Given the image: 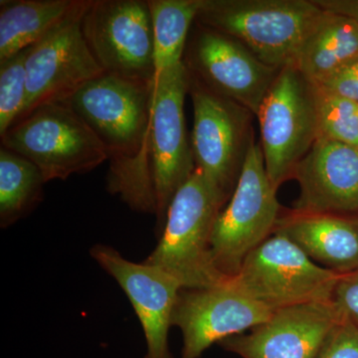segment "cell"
<instances>
[{
	"mask_svg": "<svg viewBox=\"0 0 358 358\" xmlns=\"http://www.w3.org/2000/svg\"><path fill=\"white\" fill-rule=\"evenodd\" d=\"M155 82L103 74L61 102L95 134L109 162L107 187L138 212L155 214L150 157Z\"/></svg>",
	"mask_w": 358,
	"mask_h": 358,
	"instance_id": "6da1fadb",
	"label": "cell"
},
{
	"mask_svg": "<svg viewBox=\"0 0 358 358\" xmlns=\"http://www.w3.org/2000/svg\"><path fill=\"white\" fill-rule=\"evenodd\" d=\"M326 11L308 0H200L195 23L243 44L264 64L294 66Z\"/></svg>",
	"mask_w": 358,
	"mask_h": 358,
	"instance_id": "7a4b0ae2",
	"label": "cell"
},
{
	"mask_svg": "<svg viewBox=\"0 0 358 358\" xmlns=\"http://www.w3.org/2000/svg\"><path fill=\"white\" fill-rule=\"evenodd\" d=\"M225 200L195 169L167 210L159 241L147 260L178 280L183 289H202L227 281L214 264L211 238Z\"/></svg>",
	"mask_w": 358,
	"mask_h": 358,
	"instance_id": "3957f363",
	"label": "cell"
},
{
	"mask_svg": "<svg viewBox=\"0 0 358 358\" xmlns=\"http://www.w3.org/2000/svg\"><path fill=\"white\" fill-rule=\"evenodd\" d=\"M1 147L30 160L46 182L89 173L108 160L95 134L63 102L44 103L14 124Z\"/></svg>",
	"mask_w": 358,
	"mask_h": 358,
	"instance_id": "277c9868",
	"label": "cell"
},
{
	"mask_svg": "<svg viewBox=\"0 0 358 358\" xmlns=\"http://www.w3.org/2000/svg\"><path fill=\"white\" fill-rule=\"evenodd\" d=\"M339 274L317 265L288 237L275 233L245 259L229 282L268 310L334 300Z\"/></svg>",
	"mask_w": 358,
	"mask_h": 358,
	"instance_id": "5b68a950",
	"label": "cell"
},
{
	"mask_svg": "<svg viewBox=\"0 0 358 358\" xmlns=\"http://www.w3.org/2000/svg\"><path fill=\"white\" fill-rule=\"evenodd\" d=\"M188 94L194 119L190 141L195 167L227 202L254 143V115L239 103L214 93L189 73Z\"/></svg>",
	"mask_w": 358,
	"mask_h": 358,
	"instance_id": "8992f818",
	"label": "cell"
},
{
	"mask_svg": "<svg viewBox=\"0 0 358 358\" xmlns=\"http://www.w3.org/2000/svg\"><path fill=\"white\" fill-rule=\"evenodd\" d=\"M257 117L266 171L278 190L317 140L315 87L294 66L282 68Z\"/></svg>",
	"mask_w": 358,
	"mask_h": 358,
	"instance_id": "52a82bcc",
	"label": "cell"
},
{
	"mask_svg": "<svg viewBox=\"0 0 358 358\" xmlns=\"http://www.w3.org/2000/svg\"><path fill=\"white\" fill-rule=\"evenodd\" d=\"M278 213L277 190L268 178L262 148L254 143L212 233V258L221 274L230 279L239 272L247 256L274 232Z\"/></svg>",
	"mask_w": 358,
	"mask_h": 358,
	"instance_id": "ba28073f",
	"label": "cell"
},
{
	"mask_svg": "<svg viewBox=\"0 0 358 358\" xmlns=\"http://www.w3.org/2000/svg\"><path fill=\"white\" fill-rule=\"evenodd\" d=\"M81 29L106 74L155 82V43L148 0H90Z\"/></svg>",
	"mask_w": 358,
	"mask_h": 358,
	"instance_id": "9c48e42d",
	"label": "cell"
},
{
	"mask_svg": "<svg viewBox=\"0 0 358 358\" xmlns=\"http://www.w3.org/2000/svg\"><path fill=\"white\" fill-rule=\"evenodd\" d=\"M187 94L188 72L182 61L155 77L150 157L159 234L174 195L196 169L185 126Z\"/></svg>",
	"mask_w": 358,
	"mask_h": 358,
	"instance_id": "30bf717a",
	"label": "cell"
},
{
	"mask_svg": "<svg viewBox=\"0 0 358 358\" xmlns=\"http://www.w3.org/2000/svg\"><path fill=\"white\" fill-rule=\"evenodd\" d=\"M182 62L207 88L256 117L281 71L264 64L236 39L195 22Z\"/></svg>",
	"mask_w": 358,
	"mask_h": 358,
	"instance_id": "8fae6325",
	"label": "cell"
},
{
	"mask_svg": "<svg viewBox=\"0 0 358 358\" xmlns=\"http://www.w3.org/2000/svg\"><path fill=\"white\" fill-rule=\"evenodd\" d=\"M89 3L87 0L77 13L30 47L26 59L27 102L18 121L44 103L65 100L91 80L105 74L82 33V16Z\"/></svg>",
	"mask_w": 358,
	"mask_h": 358,
	"instance_id": "7c38bea8",
	"label": "cell"
},
{
	"mask_svg": "<svg viewBox=\"0 0 358 358\" xmlns=\"http://www.w3.org/2000/svg\"><path fill=\"white\" fill-rule=\"evenodd\" d=\"M273 313L229 279L212 288L181 289L173 315V326L182 334L181 358H199L214 343L267 322Z\"/></svg>",
	"mask_w": 358,
	"mask_h": 358,
	"instance_id": "4fadbf2b",
	"label": "cell"
},
{
	"mask_svg": "<svg viewBox=\"0 0 358 358\" xmlns=\"http://www.w3.org/2000/svg\"><path fill=\"white\" fill-rule=\"evenodd\" d=\"M92 258L117 282L133 305L147 343L145 358H173L169 331L182 287L178 280L145 262L127 260L113 247L96 244Z\"/></svg>",
	"mask_w": 358,
	"mask_h": 358,
	"instance_id": "5bb4252c",
	"label": "cell"
},
{
	"mask_svg": "<svg viewBox=\"0 0 358 358\" xmlns=\"http://www.w3.org/2000/svg\"><path fill=\"white\" fill-rule=\"evenodd\" d=\"M343 319L334 300L303 303L275 310L251 333L231 336L220 345L242 358H315Z\"/></svg>",
	"mask_w": 358,
	"mask_h": 358,
	"instance_id": "9a60e30c",
	"label": "cell"
},
{
	"mask_svg": "<svg viewBox=\"0 0 358 358\" xmlns=\"http://www.w3.org/2000/svg\"><path fill=\"white\" fill-rule=\"evenodd\" d=\"M300 185L296 214L358 212V148L317 138L294 169Z\"/></svg>",
	"mask_w": 358,
	"mask_h": 358,
	"instance_id": "2e32d148",
	"label": "cell"
},
{
	"mask_svg": "<svg viewBox=\"0 0 358 358\" xmlns=\"http://www.w3.org/2000/svg\"><path fill=\"white\" fill-rule=\"evenodd\" d=\"M274 233L339 275L358 271V220L338 214L293 213L278 220Z\"/></svg>",
	"mask_w": 358,
	"mask_h": 358,
	"instance_id": "e0dca14e",
	"label": "cell"
},
{
	"mask_svg": "<svg viewBox=\"0 0 358 358\" xmlns=\"http://www.w3.org/2000/svg\"><path fill=\"white\" fill-rule=\"evenodd\" d=\"M86 2L87 0H1L0 62L38 43Z\"/></svg>",
	"mask_w": 358,
	"mask_h": 358,
	"instance_id": "ac0fdd59",
	"label": "cell"
},
{
	"mask_svg": "<svg viewBox=\"0 0 358 358\" xmlns=\"http://www.w3.org/2000/svg\"><path fill=\"white\" fill-rule=\"evenodd\" d=\"M357 57V21L326 11L294 66L310 83L317 84L338 74Z\"/></svg>",
	"mask_w": 358,
	"mask_h": 358,
	"instance_id": "d6986e66",
	"label": "cell"
},
{
	"mask_svg": "<svg viewBox=\"0 0 358 358\" xmlns=\"http://www.w3.org/2000/svg\"><path fill=\"white\" fill-rule=\"evenodd\" d=\"M46 182L38 167L22 155L0 148V227L13 225L43 200Z\"/></svg>",
	"mask_w": 358,
	"mask_h": 358,
	"instance_id": "ffe728a7",
	"label": "cell"
},
{
	"mask_svg": "<svg viewBox=\"0 0 358 358\" xmlns=\"http://www.w3.org/2000/svg\"><path fill=\"white\" fill-rule=\"evenodd\" d=\"M154 32L155 77L182 61L200 0H148Z\"/></svg>",
	"mask_w": 358,
	"mask_h": 358,
	"instance_id": "44dd1931",
	"label": "cell"
},
{
	"mask_svg": "<svg viewBox=\"0 0 358 358\" xmlns=\"http://www.w3.org/2000/svg\"><path fill=\"white\" fill-rule=\"evenodd\" d=\"M313 87L317 138L358 148V103Z\"/></svg>",
	"mask_w": 358,
	"mask_h": 358,
	"instance_id": "7402d4cb",
	"label": "cell"
},
{
	"mask_svg": "<svg viewBox=\"0 0 358 358\" xmlns=\"http://www.w3.org/2000/svg\"><path fill=\"white\" fill-rule=\"evenodd\" d=\"M29 48L0 62V136L20 120L27 102Z\"/></svg>",
	"mask_w": 358,
	"mask_h": 358,
	"instance_id": "603a6c76",
	"label": "cell"
},
{
	"mask_svg": "<svg viewBox=\"0 0 358 358\" xmlns=\"http://www.w3.org/2000/svg\"><path fill=\"white\" fill-rule=\"evenodd\" d=\"M315 358H358V329L343 317L329 334Z\"/></svg>",
	"mask_w": 358,
	"mask_h": 358,
	"instance_id": "cb8c5ba5",
	"label": "cell"
},
{
	"mask_svg": "<svg viewBox=\"0 0 358 358\" xmlns=\"http://www.w3.org/2000/svg\"><path fill=\"white\" fill-rule=\"evenodd\" d=\"M334 301L343 317L358 329V271L339 275Z\"/></svg>",
	"mask_w": 358,
	"mask_h": 358,
	"instance_id": "d4e9b609",
	"label": "cell"
},
{
	"mask_svg": "<svg viewBox=\"0 0 358 358\" xmlns=\"http://www.w3.org/2000/svg\"><path fill=\"white\" fill-rule=\"evenodd\" d=\"M313 85L326 93L358 103V78L348 73L339 72L320 83Z\"/></svg>",
	"mask_w": 358,
	"mask_h": 358,
	"instance_id": "484cf974",
	"label": "cell"
},
{
	"mask_svg": "<svg viewBox=\"0 0 358 358\" xmlns=\"http://www.w3.org/2000/svg\"><path fill=\"white\" fill-rule=\"evenodd\" d=\"M315 3L329 13L346 16L358 22V1H343V0H317Z\"/></svg>",
	"mask_w": 358,
	"mask_h": 358,
	"instance_id": "4316f807",
	"label": "cell"
},
{
	"mask_svg": "<svg viewBox=\"0 0 358 358\" xmlns=\"http://www.w3.org/2000/svg\"><path fill=\"white\" fill-rule=\"evenodd\" d=\"M341 72H345L348 74L352 75V76L358 78V57L352 60L348 66H345ZM339 73V72H338Z\"/></svg>",
	"mask_w": 358,
	"mask_h": 358,
	"instance_id": "83f0119b",
	"label": "cell"
}]
</instances>
